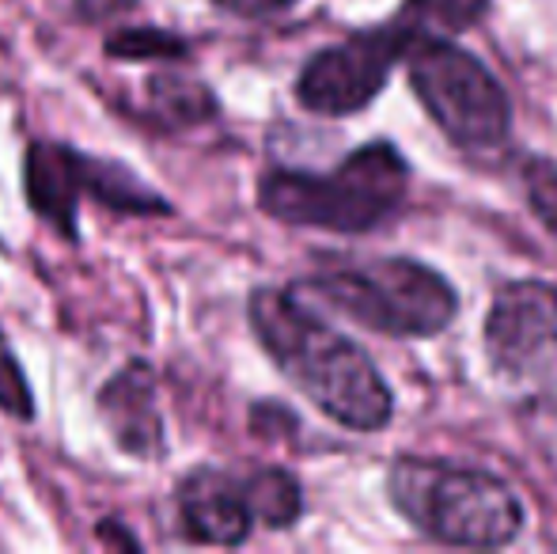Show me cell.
Listing matches in <instances>:
<instances>
[{
  "instance_id": "cell-18",
  "label": "cell",
  "mask_w": 557,
  "mask_h": 554,
  "mask_svg": "<svg viewBox=\"0 0 557 554\" xmlns=\"http://www.w3.org/2000/svg\"><path fill=\"white\" fill-rule=\"evenodd\" d=\"M133 4H137V0H73V8L88 23L111 20V15H117V12H129Z\"/></svg>"
},
{
  "instance_id": "cell-1",
  "label": "cell",
  "mask_w": 557,
  "mask_h": 554,
  "mask_svg": "<svg viewBox=\"0 0 557 554\" xmlns=\"http://www.w3.org/2000/svg\"><path fill=\"white\" fill-rule=\"evenodd\" d=\"M258 346L281 377L326 418L352 433H380L395 418V395L375 361L300 300L296 288L258 285L247 300Z\"/></svg>"
},
{
  "instance_id": "cell-17",
  "label": "cell",
  "mask_w": 557,
  "mask_h": 554,
  "mask_svg": "<svg viewBox=\"0 0 557 554\" xmlns=\"http://www.w3.org/2000/svg\"><path fill=\"white\" fill-rule=\"evenodd\" d=\"M221 12L239 15V20H270V15L293 12L300 0H213Z\"/></svg>"
},
{
  "instance_id": "cell-14",
  "label": "cell",
  "mask_w": 557,
  "mask_h": 554,
  "mask_svg": "<svg viewBox=\"0 0 557 554\" xmlns=\"http://www.w3.org/2000/svg\"><path fill=\"white\" fill-rule=\"evenodd\" d=\"M103 53L114 61H145V65H183L194 53L190 38L168 27H117L107 35Z\"/></svg>"
},
{
  "instance_id": "cell-11",
  "label": "cell",
  "mask_w": 557,
  "mask_h": 554,
  "mask_svg": "<svg viewBox=\"0 0 557 554\" xmlns=\"http://www.w3.org/2000/svg\"><path fill=\"white\" fill-rule=\"evenodd\" d=\"M216 114H221L216 91L186 69L163 65L145 81V119L160 126L163 134L206 126Z\"/></svg>"
},
{
  "instance_id": "cell-8",
  "label": "cell",
  "mask_w": 557,
  "mask_h": 554,
  "mask_svg": "<svg viewBox=\"0 0 557 554\" xmlns=\"http://www.w3.org/2000/svg\"><path fill=\"white\" fill-rule=\"evenodd\" d=\"M410 30L403 23H380L372 30L342 38L334 46L315 50L304 61L296 76V103L323 119H345L357 114L387 88L391 69L403 61Z\"/></svg>"
},
{
  "instance_id": "cell-3",
  "label": "cell",
  "mask_w": 557,
  "mask_h": 554,
  "mask_svg": "<svg viewBox=\"0 0 557 554\" xmlns=\"http://www.w3.org/2000/svg\"><path fill=\"white\" fill-rule=\"evenodd\" d=\"M387 497L421 535L444 547H508L528 520L505 479L447 459H395L387 471Z\"/></svg>"
},
{
  "instance_id": "cell-12",
  "label": "cell",
  "mask_w": 557,
  "mask_h": 554,
  "mask_svg": "<svg viewBox=\"0 0 557 554\" xmlns=\"http://www.w3.org/2000/svg\"><path fill=\"white\" fill-rule=\"evenodd\" d=\"M247 494L255 520L273 532H285L304 517V487L285 467H258L247 475Z\"/></svg>"
},
{
  "instance_id": "cell-5",
  "label": "cell",
  "mask_w": 557,
  "mask_h": 554,
  "mask_svg": "<svg viewBox=\"0 0 557 554\" xmlns=\"http://www.w3.org/2000/svg\"><path fill=\"white\" fill-rule=\"evenodd\" d=\"M23 198L61 239H81V201L117 217H171L175 206L129 163L91 156L65 140H30L23 152Z\"/></svg>"
},
{
  "instance_id": "cell-15",
  "label": "cell",
  "mask_w": 557,
  "mask_h": 554,
  "mask_svg": "<svg viewBox=\"0 0 557 554\" xmlns=\"http://www.w3.org/2000/svg\"><path fill=\"white\" fill-rule=\"evenodd\" d=\"M520 186L531 213L543 221L546 232L557 236V163L546 156H523L520 160Z\"/></svg>"
},
{
  "instance_id": "cell-10",
  "label": "cell",
  "mask_w": 557,
  "mask_h": 554,
  "mask_svg": "<svg viewBox=\"0 0 557 554\" xmlns=\"http://www.w3.org/2000/svg\"><path fill=\"white\" fill-rule=\"evenodd\" d=\"M96 410L117 452L133 459H160L168 452V426H163L160 395H156V369L148 361H140V357L125 361L99 387Z\"/></svg>"
},
{
  "instance_id": "cell-7",
  "label": "cell",
  "mask_w": 557,
  "mask_h": 554,
  "mask_svg": "<svg viewBox=\"0 0 557 554\" xmlns=\"http://www.w3.org/2000/svg\"><path fill=\"white\" fill-rule=\"evenodd\" d=\"M485 361L516 403L557 410V288L539 278L497 285L485 311Z\"/></svg>"
},
{
  "instance_id": "cell-13",
  "label": "cell",
  "mask_w": 557,
  "mask_h": 554,
  "mask_svg": "<svg viewBox=\"0 0 557 554\" xmlns=\"http://www.w3.org/2000/svg\"><path fill=\"white\" fill-rule=\"evenodd\" d=\"M493 0H403L395 23H403L410 35H462L474 23L485 20Z\"/></svg>"
},
{
  "instance_id": "cell-4",
  "label": "cell",
  "mask_w": 557,
  "mask_h": 554,
  "mask_svg": "<svg viewBox=\"0 0 557 554\" xmlns=\"http://www.w3.org/2000/svg\"><path fill=\"white\" fill-rule=\"evenodd\" d=\"M296 293L315 296L345 319L387 338H433L451 327L459 311L451 281L406 255L331 262L319 274L304 278Z\"/></svg>"
},
{
  "instance_id": "cell-6",
  "label": "cell",
  "mask_w": 557,
  "mask_h": 554,
  "mask_svg": "<svg viewBox=\"0 0 557 554\" xmlns=\"http://www.w3.org/2000/svg\"><path fill=\"white\" fill-rule=\"evenodd\" d=\"M406 81L441 134L462 152H493L512 134V103L500 81L474 58L441 35H410Z\"/></svg>"
},
{
  "instance_id": "cell-9",
  "label": "cell",
  "mask_w": 557,
  "mask_h": 554,
  "mask_svg": "<svg viewBox=\"0 0 557 554\" xmlns=\"http://www.w3.org/2000/svg\"><path fill=\"white\" fill-rule=\"evenodd\" d=\"M175 509L186 540L206 547H239L258 525L250 509L247 475H232L213 464L194 467L178 479Z\"/></svg>"
},
{
  "instance_id": "cell-16",
  "label": "cell",
  "mask_w": 557,
  "mask_h": 554,
  "mask_svg": "<svg viewBox=\"0 0 557 554\" xmlns=\"http://www.w3.org/2000/svg\"><path fill=\"white\" fill-rule=\"evenodd\" d=\"M0 410L15 421L35 418V392H30L27 377H23L20 357L12 354L4 331H0Z\"/></svg>"
},
{
  "instance_id": "cell-19",
  "label": "cell",
  "mask_w": 557,
  "mask_h": 554,
  "mask_svg": "<svg viewBox=\"0 0 557 554\" xmlns=\"http://www.w3.org/2000/svg\"><path fill=\"white\" fill-rule=\"evenodd\" d=\"M96 540L103 547H125V551H140V540L133 532H125L122 520H99L96 525Z\"/></svg>"
},
{
  "instance_id": "cell-2",
  "label": "cell",
  "mask_w": 557,
  "mask_h": 554,
  "mask_svg": "<svg viewBox=\"0 0 557 554\" xmlns=\"http://www.w3.org/2000/svg\"><path fill=\"white\" fill-rule=\"evenodd\" d=\"M410 194V163L391 140L352 148L334 171L270 168L258 178V209L281 224L360 236L387 224Z\"/></svg>"
}]
</instances>
